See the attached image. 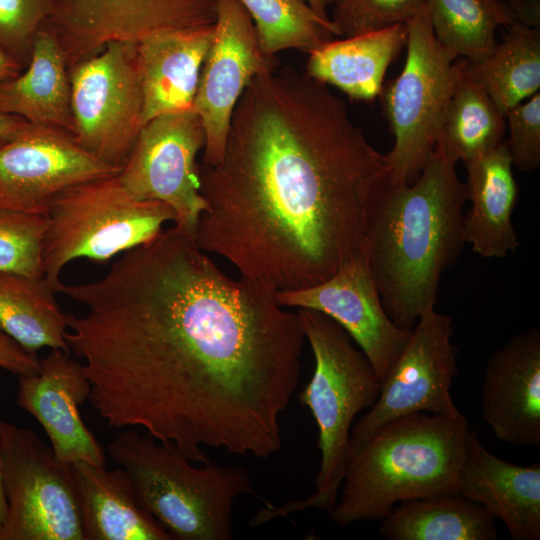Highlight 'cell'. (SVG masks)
Wrapping results in <instances>:
<instances>
[{
	"label": "cell",
	"mask_w": 540,
	"mask_h": 540,
	"mask_svg": "<svg viewBox=\"0 0 540 540\" xmlns=\"http://www.w3.org/2000/svg\"><path fill=\"white\" fill-rule=\"evenodd\" d=\"M59 292L86 308L66 313L65 339L108 426L141 427L203 464V447L262 459L281 449L306 339L275 292L227 276L176 225Z\"/></svg>",
	"instance_id": "1"
},
{
	"label": "cell",
	"mask_w": 540,
	"mask_h": 540,
	"mask_svg": "<svg viewBox=\"0 0 540 540\" xmlns=\"http://www.w3.org/2000/svg\"><path fill=\"white\" fill-rule=\"evenodd\" d=\"M199 178L198 247L277 292L316 285L362 250L388 166L328 85L276 68L248 84L221 161Z\"/></svg>",
	"instance_id": "2"
},
{
	"label": "cell",
	"mask_w": 540,
	"mask_h": 540,
	"mask_svg": "<svg viewBox=\"0 0 540 540\" xmlns=\"http://www.w3.org/2000/svg\"><path fill=\"white\" fill-rule=\"evenodd\" d=\"M466 202L456 163L437 148L413 183L388 177L381 188L362 251L383 307L398 327L412 330L435 307L441 278L466 245Z\"/></svg>",
	"instance_id": "3"
},
{
	"label": "cell",
	"mask_w": 540,
	"mask_h": 540,
	"mask_svg": "<svg viewBox=\"0 0 540 540\" xmlns=\"http://www.w3.org/2000/svg\"><path fill=\"white\" fill-rule=\"evenodd\" d=\"M469 431L463 414L414 413L383 424L349 447L332 521L381 520L401 501L458 494Z\"/></svg>",
	"instance_id": "4"
},
{
	"label": "cell",
	"mask_w": 540,
	"mask_h": 540,
	"mask_svg": "<svg viewBox=\"0 0 540 540\" xmlns=\"http://www.w3.org/2000/svg\"><path fill=\"white\" fill-rule=\"evenodd\" d=\"M298 310L315 361L313 375L299 394L318 427L321 459L315 491L304 499L266 504L250 520L251 527L311 508L332 512L345 473L353 421L375 403L381 388L371 362L337 322L319 311Z\"/></svg>",
	"instance_id": "5"
},
{
	"label": "cell",
	"mask_w": 540,
	"mask_h": 540,
	"mask_svg": "<svg viewBox=\"0 0 540 540\" xmlns=\"http://www.w3.org/2000/svg\"><path fill=\"white\" fill-rule=\"evenodd\" d=\"M128 475L139 506L178 540H230L233 506L252 492L242 467H196L173 443L126 430L107 449Z\"/></svg>",
	"instance_id": "6"
},
{
	"label": "cell",
	"mask_w": 540,
	"mask_h": 540,
	"mask_svg": "<svg viewBox=\"0 0 540 540\" xmlns=\"http://www.w3.org/2000/svg\"><path fill=\"white\" fill-rule=\"evenodd\" d=\"M47 219L43 274L59 292L62 270L72 260L109 261L152 240L176 215L162 202L134 197L117 173L67 188L52 201Z\"/></svg>",
	"instance_id": "7"
},
{
	"label": "cell",
	"mask_w": 540,
	"mask_h": 540,
	"mask_svg": "<svg viewBox=\"0 0 540 540\" xmlns=\"http://www.w3.org/2000/svg\"><path fill=\"white\" fill-rule=\"evenodd\" d=\"M405 25L403 69L383 85L380 98L395 139L386 154L388 177L394 183L411 184L436 148L462 65L454 63L458 56L436 38L426 6Z\"/></svg>",
	"instance_id": "8"
},
{
	"label": "cell",
	"mask_w": 540,
	"mask_h": 540,
	"mask_svg": "<svg viewBox=\"0 0 540 540\" xmlns=\"http://www.w3.org/2000/svg\"><path fill=\"white\" fill-rule=\"evenodd\" d=\"M0 473L7 503L0 540H84L73 465L36 432L0 421Z\"/></svg>",
	"instance_id": "9"
},
{
	"label": "cell",
	"mask_w": 540,
	"mask_h": 540,
	"mask_svg": "<svg viewBox=\"0 0 540 540\" xmlns=\"http://www.w3.org/2000/svg\"><path fill=\"white\" fill-rule=\"evenodd\" d=\"M73 138L103 162L121 167L143 126L137 42L113 41L69 69Z\"/></svg>",
	"instance_id": "10"
},
{
	"label": "cell",
	"mask_w": 540,
	"mask_h": 540,
	"mask_svg": "<svg viewBox=\"0 0 540 540\" xmlns=\"http://www.w3.org/2000/svg\"><path fill=\"white\" fill-rule=\"evenodd\" d=\"M205 140L203 123L194 109L159 115L142 126L119 172L134 197L168 205L176 215L174 224L194 238L207 209L196 162Z\"/></svg>",
	"instance_id": "11"
},
{
	"label": "cell",
	"mask_w": 540,
	"mask_h": 540,
	"mask_svg": "<svg viewBox=\"0 0 540 540\" xmlns=\"http://www.w3.org/2000/svg\"><path fill=\"white\" fill-rule=\"evenodd\" d=\"M452 334L451 316L433 308L419 317L404 350L381 382L375 403L352 427L349 447L398 417L462 414L451 396L459 354Z\"/></svg>",
	"instance_id": "12"
},
{
	"label": "cell",
	"mask_w": 540,
	"mask_h": 540,
	"mask_svg": "<svg viewBox=\"0 0 540 540\" xmlns=\"http://www.w3.org/2000/svg\"><path fill=\"white\" fill-rule=\"evenodd\" d=\"M217 0H48L44 26L68 69L113 41L138 42L165 30L214 24Z\"/></svg>",
	"instance_id": "13"
},
{
	"label": "cell",
	"mask_w": 540,
	"mask_h": 540,
	"mask_svg": "<svg viewBox=\"0 0 540 540\" xmlns=\"http://www.w3.org/2000/svg\"><path fill=\"white\" fill-rule=\"evenodd\" d=\"M276 57L263 53L253 21L238 0H217L213 38L193 103L205 130L202 164L216 165L224 154L235 107L251 80L274 70Z\"/></svg>",
	"instance_id": "14"
},
{
	"label": "cell",
	"mask_w": 540,
	"mask_h": 540,
	"mask_svg": "<svg viewBox=\"0 0 540 540\" xmlns=\"http://www.w3.org/2000/svg\"><path fill=\"white\" fill-rule=\"evenodd\" d=\"M121 169L87 152L64 130L29 123L0 147V208L47 215L67 188Z\"/></svg>",
	"instance_id": "15"
},
{
	"label": "cell",
	"mask_w": 540,
	"mask_h": 540,
	"mask_svg": "<svg viewBox=\"0 0 540 540\" xmlns=\"http://www.w3.org/2000/svg\"><path fill=\"white\" fill-rule=\"evenodd\" d=\"M275 299L282 307L319 311L337 322L369 359L380 382L412 332L398 327L386 313L362 250L328 279L277 291Z\"/></svg>",
	"instance_id": "16"
},
{
	"label": "cell",
	"mask_w": 540,
	"mask_h": 540,
	"mask_svg": "<svg viewBox=\"0 0 540 540\" xmlns=\"http://www.w3.org/2000/svg\"><path fill=\"white\" fill-rule=\"evenodd\" d=\"M90 390L83 365L69 352L51 349L38 373L19 376L16 402L42 426L59 460L105 466V451L79 413Z\"/></svg>",
	"instance_id": "17"
},
{
	"label": "cell",
	"mask_w": 540,
	"mask_h": 540,
	"mask_svg": "<svg viewBox=\"0 0 540 540\" xmlns=\"http://www.w3.org/2000/svg\"><path fill=\"white\" fill-rule=\"evenodd\" d=\"M481 417L501 441L540 444V331L512 336L488 358Z\"/></svg>",
	"instance_id": "18"
},
{
	"label": "cell",
	"mask_w": 540,
	"mask_h": 540,
	"mask_svg": "<svg viewBox=\"0 0 540 540\" xmlns=\"http://www.w3.org/2000/svg\"><path fill=\"white\" fill-rule=\"evenodd\" d=\"M458 494L499 518L513 540L540 539V463L520 466L502 460L470 430Z\"/></svg>",
	"instance_id": "19"
},
{
	"label": "cell",
	"mask_w": 540,
	"mask_h": 540,
	"mask_svg": "<svg viewBox=\"0 0 540 540\" xmlns=\"http://www.w3.org/2000/svg\"><path fill=\"white\" fill-rule=\"evenodd\" d=\"M214 24L150 34L137 42L143 125L168 113L193 109Z\"/></svg>",
	"instance_id": "20"
},
{
	"label": "cell",
	"mask_w": 540,
	"mask_h": 540,
	"mask_svg": "<svg viewBox=\"0 0 540 540\" xmlns=\"http://www.w3.org/2000/svg\"><path fill=\"white\" fill-rule=\"evenodd\" d=\"M470 207L463 218L466 244L482 258H504L520 247L512 224L518 199L513 165L503 141L494 149L464 162Z\"/></svg>",
	"instance_id": "21"
},
{
	"label": "cell",
	"mask_w": 540,
	"mask_h": 540,
	"mask_svg": "<svg viewBox=\"0 0 540 540\" xmlns=\"http://www.w3.org/2000/svg\"><path fill=\"white\" fill-rule=\"evenodd\" d=\"M0 113L73 137L69 69L58 40L44 25L35 35L26 70L0 80Z\"/></svg>",
	"instance_id": "22"
},
{
	"label": "cell",
	"mask_w": 540,
	"mask_h": 540,
	"mask_svg": "<svg viewBox=\"0 0 540 540\" xmlns=\"http://www.w3.org/2000/svg\"><path fill=\"white\" fill-rule=\"evenodd\" d=\"M84 540H171L166 529L137 503L122 467L107 470L72 463Z\"/></svg>",
	"instance_id": "23"
},
{
	"label": "cell",
	"mask_w": 540,
	"mask_h": 540,
	"mask_svg": "<svg viewBox=\"0 0 540 540\" xmlns=\"http://www.w3.org/2000/svg\"><path fill=\"white\" fill-rule=\"evenodd\" d=\"M406 39L405 24L334 39L309 54L305 74L352 100L373 101L380 96L386 71Z\"/></svg>",
	"instance_id": "24"
},
{
	"label": "cell",
	"mask_w": 540,
	"mask_h": 540,
	"mask_svg": "<svg viewBox=\"0 0 540 540\" xmlns=\"http://www.w3.org/2000/svg\"><path fill=\"white\" fill-rule=\"evenodd\" d=\"M379 534L389 540H495V517L459 494L401 501L381 519Z\"/></svg>",
	"instance_id": "25"
},
{
	"label": "cell",
	"mask_w": 540,
	"mask_h": 540,
	"mask_svg": "<svg viewBox=\"0 0 540 540\" xmlns=\"http://www.w3.org/2000/svg\"><path fill=\"white\" fill-rule=\"evenodd\" d=\"M503 40L479 61L461 62L464 74L478 82L504 114L540 88V30L516 21Z\"/></svg>",
	"instance_id": "26"
},
{
	"label": "cell",
	"mask_w": 540,
	"mask_h": 540,
	"mask_svg": "<svg viewBox=\"0 0 540 540\" xmlns=\"http://www.w3.org/2000/svg\"><path fill=\"white\" fill-rule=\"evenodd\" d=\"M43 278L0 272V328L28 352L43 347L70 352L66 313Z\"/></svg>",
	"instance_id": "27"
},
{
	"label": "cell",
	"mask_w": 540,
	"mask_h": 540,
	"mask_svg": "<svg viewBox=\"0 0 540 540\" xmlns=\"http://www.w3.org/2000/svg\"><path fill=\"white\" fill-rule=\"evenodd\" d=\"M505 131L504 114L485 89L462 70L436 148L449 160L464 163L501 144Z\"/></svg>",
	"instance_id": "28"
},
{
	"label": "cell",
	"mask_w": 540,
	"mask_h": 540,
	"mask_svg": "<svg viewBox=\"0 0 540 540\" xmlns=\"http://www.w3.org/2000/svg\"><path fill=\"white\" fill-rule=\"evenodd\" d=\"M426 10L439 42L469 61L492 50L499 26L517 21L499 0H428Z\"/></svg>",
	"instance_id": "29"
},
{
	"label": "cell",
	"mask_w": 540,
	"mask_h": 540,
	"mask_svg": "<svg viewBox=\"0 0 540 540\" xmlns=\"http://www.w3.org/2000/svg\"><path fill=\"white\" fill-rule=\"evenodd\" d=\"M249 13L263 53H312L340 37L334 22L318 15L305 0H238Z\"/></svg>",
	"instance_id": "30"
},
{
	"label": "cell",
	"mask_w": 540,
	"mask_h": 540,
	"mask_svg": "<svg viewBox=\"0 0 540 540\" xmlns=\"http://www.w3.org/2000/svg\"><path fill=\"white\" fill-rule=\"evenodd\" d=\"M47 215L0 208V272L43 278Z\"/></svg>",
	"instance_id": "31"
},
{
	"label": "cell",
	"mask_w": 540,
	"mask_h": 540,
	"mask_svg": "<svg viewBox=\"0 0 540 540\" xmlns=\"http://www.w3.org/2000/svg\"><path fill=\"white\" fill-rule=\"evenodd\" d=\"M428 0H341L331 20L340 35L356 36L396 24H406Z\"/></svg>",
	"instance_id": "32"
},
{
	"label": "cell",
	"mask_w": 540,
	"mask_h": 540,
	"mask_svg": "<svg viewBox=\"0 0 540 540\" xmlns=\"http://www.w3.org/2000/svg\"><path fill=\"white\" fill-rule=\"evenodd\" d=\"M47 13L48 0H0V48L23 68Z\"/></svg>",
	"instance_id": "33"
},
{
	"label": "cell",
	"mask_w": 540,
	"mask_h": 540,
	"mask_svg": "<svg viewBox=\"0 0 540 540\" xmlns=\"http://www.w3.org/2000/svg\"><path fill=\"white\" fill-rule=\"evenodd\" d=\"M509 127L506 142L513 167L533 171L540 164V93L505 114Z\"/></svg>",
	"instance_id": "34"
},
{
	"label": "cell",
	"mask_w": 540,
	"mask_h": 540,
	"mask_svg": "<svg viewBox=\"0 0 540 540\" xmlns=\"http://www.w3.org/2000/svg\"><path fill=\"white\" fill-rule=\"evenodd\" d=\"M0 368L18 377L34 375L40 369V359L0 328Z\"/></svg>",
	"instance_id": "35"
},
{
	"label": "cell",
	"mask_w": 540,
	"mask_h": 540,
	"mask_svg": "<svg viewBox=\"0 0 540 540\" xmlns=\"http://www.w3.org/2000/svg\"><path fill=\"white\" fill-rule=\"evenodd\" d=\"M506 5L514 14L517 21L524 24L539 27L540 24V0H499Z\"/></svg>",
	"instance_id": "36"
},
{
	"label": "cell",
	"mask_w": 540,
	"mask_h": 540,
	"mask_svg": "<svg viewBox=\"0 0 540 540\" xmlns=\"http://www.w3.org/2000/svg\"><path fill=\"white\" fill-rule=\"evenodd\" d=\"M28 124L22 117L0 113V147L15 139Z\"/></svg>",
	"instance_id": "37"
},
{
	"label": "cell",
	"mask_w": 540,
	"mask_h": 540,
	"mask_svg": "<svg viewBox=\"0 0 540 540\" xmlns=\"http://www.w3.org/2000/svg\"><path fill=\"white\" fill-rule=\"evenodd\" d=\"M23 71V66L0 48V80L14 77Z\"/></svg>",
	"instance_id": "38"
},
{
	"label": "cell",
	"mask_w": 540,
	"mask_h": 540,
	"mask_svg": "<svg viewBox=\"0 0 540 540\" xmlns=\"http://www.w3.org/2000/svg\"><path fill=\"white\" fill-rule=\"evenodd\" d=\"M308 5L321 17L330 19L327 14L328 7L333 4V0H305Z\"/></svg>",
	"instance_id": "39"
},
{
	"label": "cell",
	"mask_w": 540,
	"mask_h": 540,
	"mask_svg": "<svg viewBox=\"0 0 540 540\" xmlns=\"http://www.w3.org/2000/svg\"><path fill=\"white\" fill-rule=\"evenodd\" d=\"M7 513V503L5 494L2 487V481H1V473H0V529L5 521Z\"/></svg>",
	"instance_id": "40"
},
{
	"label": "cell",
	"mask_w": 540,
	"mask_h": 540,
	"mask_svg": "<svg viewBox=\"0 0 540 540\" xmlns=\"http://www.w3.org/2000/svg\"><path fill=\"white\" fill-rule=\"evenodd\" d=\"M341 0H333V4H337L338 2H340Z\"/></svg>",
	"instance_id": "41"
}]
</instances>
